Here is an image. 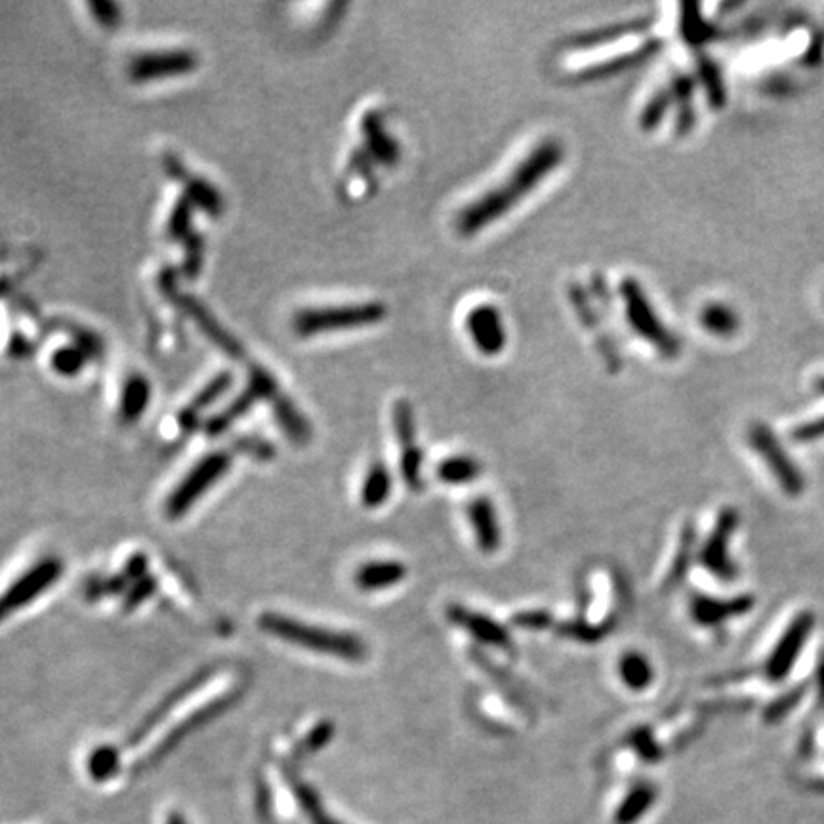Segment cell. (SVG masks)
Returning a JSON list of instances; mask_svg holds the SVG:
<instances>
[{"instance_id": "6", "label": "cell", "mask_w": 824, "mask_h": 824, "mask_svg": "<svg viewBox=\"0 0 824 824\" xmlns=\"http://www.w3.org/2000/svg\"><path fill=\"white\" fill-rule=\"evenodd\" d=\"M63 575V561L58 557H42L33 567L21 573L2 594H0V622L20 613L23 607L41 598Z\"/></svg>"}, {"instance_id": "50", "label": "cell", "mask_w": 824, "mask_h": 824, "mask_svg": "<svg viewBox=\"0 0 824 824\" xmlns=\"http://www.w3.org/2000/svg\"><path fill=\"white\" fill-rule=\"evenodd\" d=\"M815 681H817V706L824 708V653L819 659V664H817Z\"/></svg>"}, {"instance_id": "43", "label": "cell", "mask_w": 824, "mask_h": 824, "mask_svg": "<svg viewBox=\"0 0 824 824\" xmlns=\"http://www.w3.org/2000/svg\"><path fill=\"white\" fill-rule=\"evenodd\" d=\"M699 71H701L702 83L706 86V92H708L710 102H712V105L720 107L723 100H725V90H723V83H721L718 67L710 62V60L704 58V60H701V63H699Z\"/></svg>"}, {"instance_id": "3", "label": "cell", "mask_w": 824, "mask_h": 824, "mask_svg": "<svg viewBox=\"0 0 824 824\" xmlns=\"http://www.w3.org/2000/svg\"><path fill=\"white\" fill-rule=\"evenodd\" d=\"M388 317V306L384 302H361L336 308L302 309L294 315L292 329L309 338L315 334L338 332V330L365 329L382 323Z\"/></svg>"}, {"instance_id": "5", "label": "cell", "mask_w": 824, "mask_h": 824, "mask_svg": "<svg viewBox=\"0 0 824 824\" xmlns=\"http://www.w3.org/2000/svg\"><path fill=\"white\" fill-rule=\"evenodd\" d=\"M231 466V458L227 453H210L201 458L186 477L174 487V491L166 498L165 514L168 519H180L186 515L197 500L214 487Z\"/></svg>"}, {"instance_id": "13", "label": "cell", "mask_w": 824, "mask_h": 824, "mask_svg": "<svg viewBox=\"0 0 824 824\" xmlns=\"http://www.w3.org/2000/svg\"><path fill=\"white\" fill-rule=\"evenodd\" d=\"M754 605L756 599L752 594H741L733 599H714L704 594H695L691 598V617L701 626L714 628L729 618L742 617L750 613Z\"/></svg>"}, {"instance_id": "39", "label": "cell", "mask_w": 824, "mask_h": 824, "mask_svg": "<svg viewBox=\"0 0 824 824\" xmlns=\"http://www.w3.org/2000/svg\"><path fill=\"white\" fill-rule=\"evenodd\" d=\"M804 687H794L790 691H786L779 699L767 704V708L763 710V721L765 723H779L784 720L798 704L804 699Z\"/></svg>"}, {"instance_id": "46", "label": "cell", "mask_w": 824, "mask_h": 824, "mask_svg": "<svg viewBox=\"0 0 824 824\" xmlns=\"http://www.w3.org/2000/svg\"><path fill=\"white\" fill-rule=\"evenodd\" d=\"M92 10V16L103 27H115L121 21V10L115 2H90L88 4Z\"/></svg>"}, {"instance_id": "30", "label": "cell", "mask_w": 824, "mask_h": 824, "mask_svg": "<svg viewBox=\"0 0 824 824\" xmlns=\"http://www.w3.org/2000/svg\"><path fill=\"white\" fill-rule=\"evenodd\" d=\"M479 474H481V466L472 456H451L437 466V477L451 485L474 481Z\"/></svg>"}, {"instance_id": "45", "label": "cell", "mask_w": 824, "mask_h": 824, "mask_svg": "<svg viewBox=\"0 0 824 824\" xmlns=\"http://www.w3.org/2000/svg\"><path fill=\"white\" fill-rule=\"evenodd\" d=\"M184 243H187L184 271L187 277H195L201 271V264H203V241L197 235H189Z\"/></svg>"}, {"instance_id": "20", "label": "cell", "mask_w": 824, "mask_h": 824, "mask_svg": "<svg viewBox=\"0 0 824 824\" xmlns=\"http://www.w3.org/2000/svg\"><path fill=\"white\" fill-rule=\"evenodd\" d=\"M407 577V567L401 561H371L355 573V584L363 592H378L397 586Z\"/></svg>"}, {"instance_id": "7", "label": "cell", "mask_w": 824, "mask_h": 824, "mask_svg": "<svg viewBox=\"0 0 824 824\" xmlns=\"http://www.w3.org/2000/svg\"><path fill=\"white\" fill-rule=\"evenodd\" d=\"M748 441L750 447L762 456L765 464L769 466L771 474L777 479L784 493L788 496H800L805 491V479L802 470L790 460L788 453L784 451L781 441L775 437V433L769 430L762 422H756L748 428Z\"/></svg>"}, {"instance_id": "52", "label": "cell", "mask_w": 824, "mask_h": 824, "mask_svg": "<svg viewBox=\"0 0 824 824\" xmlns=\"http://www.w3.org/2000/svg\"><path fill=\"white\" fill-rule=\"evenodd\" d=\"M815 388H817V392L824 393V376H821V378L815 382Z\"/></svg>"}, {"instance_id": "51", "label": "cell", "mask_w": 824, "mask_h": 824, "mask_svg": "<svg viewBox=\"0 0 824 824\" xmlns=\"http://www.w3.org/2000/svg\"><path fill=\"white\" fill-rule=\"evenodd\" d=\"M166 824H187V821L180 813H170V815L166 817Z\"/></svg>"}, {"instance_id": "36", "label": "cell", "mask_w": 824, "mask_h": 824, "mask_svg": "<svg viewBox=\"0 0 824 824\" xmlns=\"http://www.w3.org/2000/svg\"><path fill=\"white\" fill-rule=\"evenodd\" d=\"M681 12H683V16H681V33H683L685 41H689L691 44H701V42H706L714 37L712 27L702 20L697 4H683Z\"/></svg>"}, {"instance_id": "42", "label": "cell", "mask_w": 824, "mask_h": 824, "mask_svg": "<svg viewBox=\"0 0 824 824\" xmlns=\"http://www.w3.org/2000/svg\"><path fill=\"white\" fill-rule=\"evenodd\" d=\"M672 102H674V100H672V92H670V90H659V92L649 100V103L645 105V109H643V113H641V117H639V126H641L643 130H653V128H657Z\"/></svg>"}, {"instance_id": "2", "label": "cell", "mask_w": 824, "mask_h": 824, "mask_svg": "<svg viewBox=\"0 0 824 824\" xmlns=\"http://www.w3.org/2000/svg\"><path fill=\"white\" fill-rule=\"evenodd\" d=\"M258 626L262 632L273 638L283 639L285 643L308 649L313 653L330 655L334 659L363 662L369 655L367 645L355 634L313 626L287 615L264 613L258 618Z\"/></svg>"}, {"instance_id": "35", "label": "cell", "mask_w": 824, "mask_h": 824, "mask_svg": "<svg viewBox=\"0 0 824 824\" xmlns=\"http://www.w3.org/2000/svg\"><path fill=\"white\" fill-rule=\"evenodd\" d=\"M693 544H695V531H693L691 525H687L683 529V535H681L680 550L674 557L670 573L666 575V580H664V590L676 588L678 584H681L683 577L687 575L689 563H691V557H693Z\"/></svg>"}, {"instance_id": "34", "label": "cell", "mask_w": 824, "mask_h": 824, "mask_svg": "<svg viewBox=\"0 0 824 824\" xmlns=\"http://www.w3.org/2000/svg\"><path fill=\"white\" fill-rule=\"evenodd\" d=\"M401 443V474L405 483L409 485V489L414 493L422 491V451L416 445V437L414 439H405L399 441Z\"/></svg>"}, {"instance_id": "1", "label": "cell", "mask_w": 824, "mask_h": 824, "mask_svg": "<svg viewBox=\"0 0 824 824\" xmlns=\"http://www.w3.org/2000/svg\"><path fill=\"white\" fill-rule=\"evenodd\" d=\"M565 159V149L557 140H544L515 166L508 178L491 191L477 197L456 218V231L464 237L477 235L483 227L504 218L514 206L531 195Z\"/></svg>"}, {"instance_id": "48", "label": "cell", "mask_w": 824, "mask_h": 824, "mask_svg": "<svg viewBox=\"0 0 824 824\" xmlns=\"http://www.w3.org/2000/svg\"><path fill=\"white\" fill-rule=\"evenodd\" d=\"M790 437H792L794 441H798V443H809V441H817V439H823L824 416L823 418H817V420L805 422V424H802V426L794 428V430H792V433H790Z\"/></svg>"}, {"instance_id": "21", "label": "cell", "mask_w": 824, "mask_h": 824, "mask_svg": "<svg viewBox=\"0 0 824 824\" xmlns=\"http://www.w3.org/2000/svg\"><path fill=\"white\" fill-rule=\"evenodd\" d=\"M151 399V384L142 374H130L124 382L119 405V418L124 424H134L142 418Z\"/></svg>"}, {"instance_id": "19", "label": "cell", "mask_w": 824, "mask_h": 824, "mask_svg": "<svg viewBox=\"0 0 824 824\" xmlns=\"http://www.w3.org/2000/svg\"><path fill=\"white\" fill-rule=\"evenodd\" d=\"M206 678H208V674L201 672V674H197L195 678H191V680L184 683V685H180L176 691H172V693L166 697L165 701L161 702L151 714H147L145 720L134 729V733H132L130 739H128V744H138V742L144 741L145 737L153 731V727H157L161 721L168 718V714H170L180 702H184L187 697H191V695L205 683Z\"/></svg>"}, {"instance_id": "8", "label": "cell", "mask_w": 824, "mask_h": 824, "mask_svg": "<svg viewBox=\"0 0 824 824\" xmlns=\"http://www.w3.org/2000/svg\"><path fill=\"white\" fill-rule=\"evenodd\" d=\"M739 527V512L735 508H723L712 533L702 546L701 559L702 567L708 569L716 578L723 582H735L739 577V567L729 556V542L735 535Z\"/></svg>"}, {"instance_id": "44", "label": "cell", "mask_w": 824, "mask_h": 824, "mask_svg": "<svg viewBox=\"0 0 824 824\" xmlns=\"http://www.w3.org/2000/svg\"><path fill=\"white\" fill-rule=\"evenodd\" d=\"M332 731H334V729H332L330 723H319V725L309 733L308 739L300 744L298 756H309V754L321 750V748L332 739Z\"/></svg>"}, {"instance_id": "11", "label": "cell", "mask_w": 824, "mask_h": 824, "mask_svg": "<svg viewBox=\"0 0 824 824\" xmlns=\"http://www.w3.org/2000/svg\"><path fill=\"white\" fill-rule=\"evenodd\" d=\"M197 63V56L189 50L145 52L132 60L128 67V75L132 83H151L187 75L197 69Z\"/></svg>"}, {"instance_id": "12", "label": "cell", "mask_w": 824, "mask_h": 824, "mask_svg": "<svg viewBox=\"0 0 824 824\" xmlns=\"http://www.w3.org/2000/svg\"><path fill=\"white\" fill-rule=\"evenodd\" d=\"M466 330L475 348L483 355L495 357L508 344V330L502 313L493 304H479L466 315Z\"/></svg>"}, {"instance_id": "25", "label": "cell", "mask_w": 824, "mask_h": 824, "mask_svg": "<svg viewBox=\"0 0 824 824\" xmlns=\"http://www.w3.org/2000/svg\"><path fill=\"white\" fill-rule=\"evenodd\" d=\"M651 21L653 20H643V18L622 21V23H617V25H607V27H603V29H598V31H590V33L578 35V37L573 39V48H596V46L607 44V42L618 41V39H622V37H626V35L641 33L643 29H647V27L651 25Z\"/></svg>"}, {"instance_id": "33", "label": "cell", "mask_w": 824, "mask_h": 824, "mask_svg": "<svg viewBox=\"0 0 824 824\" xmlns=\"http://www.w3.org/2000/svg\"><path fill=\"white\" fill-rule=\"evenodd\" d=\"M121 762V752L115 746H98L94 752H90L86 760L88 775L94 781H109L117 771Z\"/></svg>"}, {"instance_id": "26", "label": "cell", "mask_w": 824, "mask_h": 824, "mask_svg": "<svg viewBox=\"0 0 824 824\" xmlns=\"http://www.w3.org/2000/svg\"><path fill=\"white\" fill-rule=\"evenodd\" d=\"M392 493V475L382 462H374L369 472L365 475L363 487H361V504L365 508H378L386 502V498Z\"/></svg>"}, {"instance_id": "40", "label": "cell", "mask_w": 824, "mask_h": 824, "mask_svg": "<svg viewBox=\"0 0 824 824\" xmlns=\"http://www.w3.org/2000/svg\"><path fill=\"white\" fill-rule=\"evenodd\" d=\"M191 212H193V203L187 197H182L174 205L172 214L168 218V229H166L170 239L186 241L187 237L191 235L189 233V229H191Z\"/></svg>"}, {"instance_id": "37", "label": "cell", "mask_w": 824, "mask_h": 824, "mask_svg": "<svg viewBox=\"0 0 824 824\" xmlns=\"http://www.w3.org/2000/svg\"><path fill=\"white\" fill-rule=\"evenodd\" d=\"M294 794L311 824H340L330 817L321 804L317 792L306 783H294Z\"/></svg>"}, {"instance_id": "18", "label": "cell", "mask_w": 824, "mask_h": 824, "mask_svg": "<svg viewBox=\"0 0 824 824\" xmlns=\"http://www.w3.org/2000/svg\"><path fill=\"white\" fill-rule=\"evenodd\" d=\"M468 519L474 529L477 546L483 554H495L500 548V525L496 517L495 506L489 498H475L468 506Z\"/></svg>"}, {"instance_id": "27", "label": "cell", "mask_w": 824, "mask_h": 824, "mask_svg": "<svg viewBox=\"0 0 824 824\" xmlns=\"http://www.w3.org/2000/svg\"><path fill=\"white\" fill-rule=\"evenodd\" d=\"M701 325L714 336L729 338L741 329V317L727 304L712 302L701 311Z\"/></svg>"}, {"instance_id": "22", "label": "cell", "mask_w": 824, "mask_h": 824, "mask_svg": "<svg viewBox=\"0 0 824 824\" xmlns=\"http://www.w3.org/2000/svg\"><path fill=\"white\" fill-rule=\"evenodd\" d=\"M182 308L186 309L187 315L197 323V327L203 330L206 338H210L220 350L231 355V357H239L241 355V346L227 334L226 330L222 329L216 319L203 308V304L191 300V298H182Z\"/></svg>"}, {"instance_id": "32", "label": "cell", "mask_w": 824, "mask_h": 824, "mask_svg": "<svg viewBox=\"0 0 824 824\" xmlns=\"http://www.w3.org/2000/svg\"><path fill=\"white\" fill-rule=\"evenodd\" d=\"M672 100H676L680 105V115H678V132L685 134L693 128L695 123V113H693V81L687 75H678L670 84Z\"/></svg>"}, {"instance_id": "4", "label": "cell", "mask_w": 824, "mask_h": 824, "mask_svg": "<svg viewBox=\"0 0 824 824\" xmlns=\"http://www.w3.org/2000/svg\"><path fill=\"white\" fill-rule=\"evenodd\" d=\"M620 296L624 300V308H626V315H628L632 329L636 330L639 336L647 340L651 346H655L660 355L668 359L678 357L681 351L680 340L660 321L657 311L649 302V298L645 296L638 281L632 277L624 279L620 283Z\"/></svg>"}, {"instance_id": "49", "label": "cell", "mask_w": 824, "mask_h": 824, "mask_svg": "<svg viewBox=\"0 0 824 824\" xmlns=\"http://www.w3.org/2000/svg\"><path fill=\"white\" fill-rule=\"evenodd\" d=\"M153 590H155V582H153V580H149V578H142V580H138V584L132 588L130 596L126 598L124 607L130 611L132 607L140 605V603H142V601H144V599L147 598Z\"/></svg>"}, {"instance_id": "17", "label": "cell", "mask_w": 824, "mask_h": 824, "mask_svg": "<svg viewBox=\"0 0 824 824\" xmlns=\"http://www.w3.org/2000/svg\"><path fill=\"white\" fill-rule=\"evenodd\" d=\"M235 699H237L235 695H224V697H220V699H216V701L206 704L203 708L195 710L189 718L182 721L180 725H176V727H174V731H172L170 735H166L165 741L161 742V744L157 746L155 754H151L147 762L153 763L163 760L166 754H168L170 750H174L180 742L184 741L189 733L197 731L199 727H203V725L208 723V721L214 720L218 714H222L224 710H227V708H229V704L235 701Z\"/></svg>"}, {"instance_id": "14", "label": "cell", "mask_w": 824, "mask_h": 824, "mask_svg": "<svg viewBox=\"0 0 824 824\" xmlns=\"http://www.w3.org/2000/svg\"><path fill=\"white\" fill-rule=\"evenodd\" d=\"M447 617H449V620L454 622L456 626L464 628V630H466L470 636H474L477 641H481V643H485V645H491V647H496V649H502V651H514L512 636L508 634L506 628H502L493 618L487 617V615H481V613H475V611H468V609H464V607H460V605L449 607Z\"/></svg>"}, {"instance_id": "41", "label": "cell", "mask_w": 824, "mask_h": 824, "mask_svg": "<svg viewBox=\"0 0 824 824\" xmlns=\"http://www.w3.org/2000/svg\"><path fill=\"white\" fill-rule=\"evenodd\" d=\"M628 744L638 752L639 758L645 762H659L662 758V748L655 739L653 731L649 727H638L632 731L628 737Z\"/></svg>"}, {"instance_id": "23", "label": "cell", "mask_w": 824, "mask_h": 824, "mask_svg": "<svg viewBox=\"0 0 824 824\" xmlns=\"http://www.w3.org/2000/svg\"><path fill=\"white\" fill-rule=\"evenodd\" d=\"M660 44H662L660 41H649L645 46H641V48L630 52V54H620V56L613 58V60H607V62L594 65V67H588V69H584V71L578 73V79L582 77V81H594V79H603V77H609V75H613V73H620V71H624V69H630V67L638 65V63L645 62V60L651 58L653 54H657Z\"/></svg>"}, {"instance_id": "29", "label": "cell", "mask_w": 824, "mask_h": 824, "mask_svg": "<svg viewBox=\"0 0 824 824\" xmlns=\"http://www.w3.org/2000/svg\"><path fill=\"white\" fill-rule=\"evenodd\" d=\"M657 800V790L651 784L641 783L630 790L626 800L620 804L617 811L618 824H634L641 819L649 807Z\"/></svg>"}, {"instance_id": "15", "label": "cell", "mask_w": 824, "mask_h": 824, "mask_svg": "<svg viewBox=\"0 0 824 824\" xmlns=\"http://www.w3.org/2000/svg\"><path fill=\"white\" fill-rule=\"evenodd\" d=\"M165 170L174 180L182 182V186L186 187L187 199L201 206L208 216L218 218L224 212V199L218 193V189L210 186L203 178L187 174L186 166L182 165V161L176 155H165Z\"/></svg>"}, {"instance_id": "24", "label": "cell", "mask_w": 824, "mask_h": 824, "mask_svg": "<svg viewBox=\"0 0 824 824\" xmlns=\"http://www.w3.org/2000/svg\"><path fill=\"white\" fill-rule=\"evenodd\" d=\"M273 409H275V418L285 435L298 445H306L311 439V426H309L308 418L300 412V409L285 395H277L273 399Z\"/></svg>"}, {"instance_id": "9", "label": "cell", "mask_w": 824, "mask_h": 824, "mask_svg": "<svg viewBox=\"0 0 824 824\" xmlns=\"http://www.w3.org/2000/svg\"><path fill=\"white\" fill-rule=\"evenodd\" d=\"M813 626L815 617L811 611L800 613L790 622V626L784 630L783 638L779 639V643L775 645L763 666V674L767 680L781 683L788 678L800 653L804 651L805 641L811 636Z\"/></svg>"}, {"instance_id": "10", "label": "cell", "mask_w": 824, "mask_h": 824, "mask_svg": "<svg viewBox=\"0 0 824 824\" xmlns=\"http://www.w3.org/2000/svg\"><path fill=\"white\" fill-rule=\"evenodd\" d=\"M279 395V388L275 378L269 374L264 367L260 365H252L250 367V374H248L247 390L237 395V399H233L229 403V407L220 412L218 416H214L208 424H206V432L210 435H220L226 432L227 428L239 420L243 414H247L256 401L260 399H275Z\"/></svg>"}, {"instance_id": "38", "label": "cell", "mask_w": 824, "mask_h": 824, "mask_svg": "<svg viewBox=\"0 0 824 824\" xmlns=\"http://www.w3.org/2000/svg\"><path fill=\"white\" fill-rule=\"evenodd\" d=\"M88 355L84 353L79 346H69V348H60L52 355L50 363L52 369L60 376H75L83 371L86 365Z\"/></svg>"}, {"instance_id": "47", "label": "cell", "mask_w": 824, "mask_h": 824, "mask_svg": "<svg viewBox=\"0 0 824 824\" xmlns=\"http://www.w3.org/2000/svg\"><path fill=\"white\" fill-rule=\"evenodd\" d=\"M512 622L523 630H546L552 624V617L546 611H525L517 613Z\"/></svg>"}, {"instance_id": "28", "label": "cell", "mask_w": 824, "mask_h": 824, "mask_svg": "<svg viewBox=\"0 0 824 824\" xmlns=\"http://www.w3.org/2000/svg\"><path fill=\"white\" fill-rule=\"evenodd\" d=\"M618 672H620V680L624 681V685L632 691L647 689L655 678L651 662L636 651L622 655L620 664H618Z\"/></svg>"}, {"instance_id": "16", "label": "cell", "mask_w": 824, "mask_h": 824, "mask_svg": "<svg viewBox=\"0 0 824 824\" xmlns=\"http://www.w3.org/2000/svg\"><path fill=\"white\" fill-rule=\"evenodd\" d=\"M361 132L365 138V151L371 159L386 166H395L401 161V145L388 132L386 121L378 111L363 115Z\"/></svg>"}, {"instance_id": "31", "label": "cell", "mask_w": 824, "mask_h": 824, "mask_svg": "<svg viewBox=\"0 0 824 824\" xmlns=\"http://www.w3.org/2000/svg\"><path fill=\"white\" fill-rule=\"evenodd\" d=\"M231 380H233V376L224 372V374L216 376L210 384H206L203 392L199 393L197 399L187 407L186 411L182 412L180 424H182L184 428H191L193 422H195V418H197V414L203 411V409H206L208 405H212L222 393L226 392L227 388L231 386Z\"/></svg>"}]
</instances>
